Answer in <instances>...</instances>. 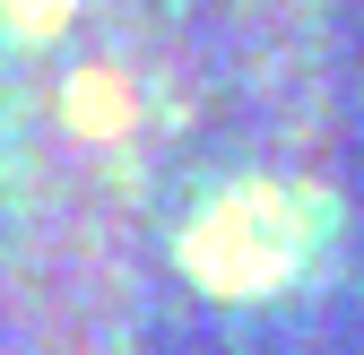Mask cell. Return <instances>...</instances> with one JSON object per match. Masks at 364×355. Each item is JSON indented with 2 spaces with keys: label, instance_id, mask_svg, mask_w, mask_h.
<instances>
[{
  "label": "cell",
  "instance_id": "obj_1",
  "mask_svg": "<svg viewBox=\"0 0 364 355\" xmlns=\"http://www.w3.org/2000/svg\"><path fill=\"white\" fill-rule=\"evenodd\" d=\"M312 0H0V303H105L165 251L208 295L304 269Z\"/></svg>",
  "mask_w": 364,
  "mask_h": 355
}]
</instances>
